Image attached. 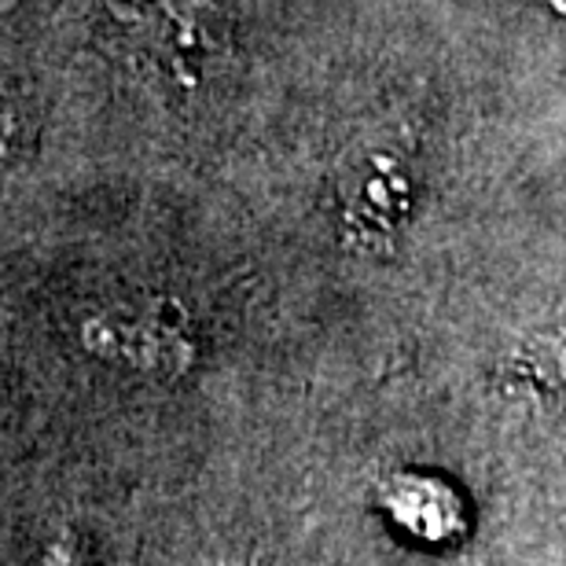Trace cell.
I'll use <instances>...</instances> for the list:
<instances>
[{
  "instance_id": "1",
  "label": "cell",
  "mask_w": 566,
  "mask_h": 566,
  "mask_svg": "<svg viewBox=\"0 0 566 566\" xmlns=\"http://www.w3.org/2000/svg\"><path fill=\"white\" fill-rule=\"evenodd\" d=\"M379 507L394 518V526L405 530L412 541L441 545L457 541L468 530V507L463 496L449 482L434 474L401 471L379 490Z\"/></svg>"
},
{
  "instance_id": "2",
  "label": "cell",
  "mask_w": 566,
  "mask_h": 566,
  "mask_svg": "<svg viewBox=\"0 0 566 566\" xmlns=\"http://www.w3.org/2000/svg\"><path fill=\"white\" fill-rule=\"evenodd\" d=\"M38 566H88V556L71 534H63V537L49 541V548L41 552Z\"/></svg>"
}]
</instances>
